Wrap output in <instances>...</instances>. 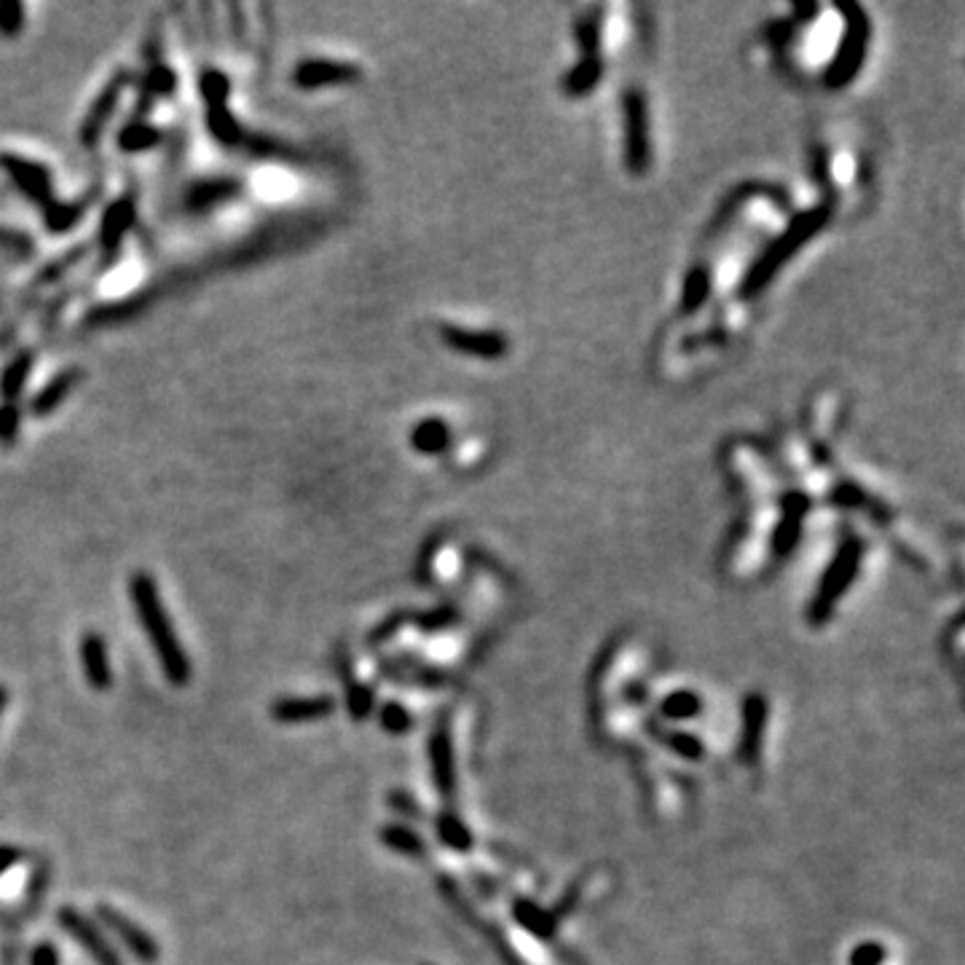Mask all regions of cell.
I'll return each instance as SVG.
<instances>
[{"label": "cell", "instance_id": "1", "mask_svg": "<svg viewBox=\"0 0 965 965\" xmlns=\"http://www.w3.org/2000/svg\"><path fill=\"white\" fill-rule=\"evenodd\" d=\"M869 27L848 6H799L789 19L770 27L786 68L797 76H823L829 84L861 68Z\"/></svg>", "mask_w": 965, "mask_h": 965}, {"label": "cell", "instance_id": "2", "mask_svg": "<svg viewBox=\"0 0 965 965\" xmlns=\"http://www.w3.org/2000/svg\"><path fill=\"white\" fill-rule=\"evenodd\" d=\"M129 593H132V601H135L137 620L143 625L145 636H148L153 652L159 657L164 676L177 687L188 684L191 663H188V655L180 647V638H177L175 628L169 622L167 609L161 604L156 579L151 574H145V571H137L132 582H129Z\"/></svg>", "mask_w": 965, "mask_h": 965}, {"label": "cell", "instance_id": "3", "mask_svg": "<svg viewBox=\"0 0 965 965\" xmlns=\"http://www.w3.org/2000/svg\"><path fill=\"white\" fill-rule=\"evenodd\" d=\"M815 167L821 172L823 188L829 196H837V202H856V191H861L864 180V161L848 137H821L815 151Z\"/></svg>", "mask_w": 965, "mask_h": 965}, {"label": "cell", "instance_id": "4", "mask_svg": "<svg viewBox=\"0 0 965 965\" xmlns=\"http://www.w3.org/2000/svg\"><path fill=\"white\" fill-rule=\"evenodd\" d=\"M199 89H202L204 105H207V124H210V132L215 135V140H220L223 145L239 143L242 132H239L236 118L231 116V110L226 108L228 92H231V81H228L226 73L207 70L202 81H199Z\"/></svg>", "mask_w": 965, "mask_h": 965}, {"label": "cell", "instance_id": "5", "mask_svg": "<svg viewBox=\"0 0 965 965\" xmlns=\"http://www.w3.org/2000/svg\"><path fill=\"white\" fill-rule=\"evenodd\" d=\"M129 81H132V76L124 70V73H116L108 84L102 86V92L97 94V100L92 102V108H89V113H86L84 121H81V132H78L81 145L89 148V145L100 140L105 126H108V121L113 118V113H116L121 94H124V89L129 86Z\"/></svg>", "mask_w": 965, "mask_h": 965}, {"label": "cell", "instance_id": "6", "mask_svg": "<svg viewBox=\"0 0 965 965\" xmlns=\"http://www.w3.org/2000/svg\"><path fill=\"white\" fill-rule=\"evenodd\" d=\"M0 167L9 172V177L17 183L19 191L25 193L27 199H33L43 212L54 204L49 169L30 159H22V156H14V153H3V156H0Z\"/></svg>", "mask_w": 965, "mask_h": 965}, {"label": "cell", "instance_id": "7", "mask_svg": "<svg viewBox=\"0 0 965 965\" xmlns=\"http://www.w3.org/2000/svg\"><path fill=\"white\" fill-rule=\"evenodd\" d=\"M360 76L362 70L354 62L311 57L295 65L293 84L301 86V89H322V86L349 84V81H357Z\"/></svg>", "mask_w": 965, "mask_h": 965}, {"label": "cell", "instance_id": "8", "mask_svg": "<svg viewBox=\"0 0 965 965\" xmlns=\"http://www.w3.org/2000/svg\"><path fill=\"white\" fill-rule=\"evenodd\" d=\"M59 925L65 928V931L73 936V939L81 944V947L92 955V960L97 965H121V957H118V952L113 947L108 944V939L102 936L100 933V928L89 920V917H84L78 909H59Z\"/></svg>", "mask_w": 965, "mask_h": 965}, {"label": "cell", "instance_id": "9", "mask_svg": "<svg viewBox=\"0 0 965 965\" xmlns=\"http://www.w3.org/2000/svg\"><path fill=\"white\" fill-rule=\"evenodd\" d=\"M97 917H100L102 925H108V931H113L121 939L132 955L143 963H156L159 960V944L153 939L151 933H145L143 928L137 923H132L129 917L121 915L118 909L113 907H100L97 909Z\"/></svg>", "mask_w": 965, "mask_h": 965}, {"label": "cell", "instance_id": "10", "mask_svg": "<svg viewBox=\"0 0 965 965\" xmlns=\"http://www.w3.org/2000/svg\"><path fill=\"white\" fill-rule=\"evenodd\" d=\"M78 657H81V668H84L86 681L92 684L97 692H105L113 684V671H110V655L108 644L100 633H84L81 644H78Z\"/></svg>", "mask_w": 965, "mask_h": 965}, {"label": "cell", "instance_id": "11", "mask_svg": "<svg viewBox=\"0 0 965 965\" xmlns=\"http://www.w3.org/2000/svg\"><path fill=\"white\" fill-rule=\"evenodd\" d=\"M333 711H336V700L330 695L282 697V700H274V705H271V716L285 724L311 722V719L330 716Z\"/></svg>", "mask_w": 965, "mask_h": 965}, {"label": "cell", "instance_id": "12", "mask_svg": "<svg viewBox=\"0 0 965 965\" xmlns=\"http://www.w3.org/2000/svg\"><path fill=\"white\" fill-rule=\"evenodd\" d=\"M445 346H451L456 352L470 354V357H499L504 352V338L499 333H478L470 328H456V325H445L440 330Z\"/></svg>", "mask_w": 965, "mask_h": 965}, {"label": "cell", "instance_id": "13", "mask_svg": "<svg viewBox=\"0 0 965 965\" xmlns=\"http://www.w3.org/2000/svg\"><path fill=\"white\" fill-rule=\"evenodd\" d=\"M81 378H84V370L81 368H68V370H62V373H57V376L51 378L49 384L43 386L41 392L33 397L30 413L41 419V416H49V413L57 411L59 405L73 395V389L81 384Z\"/></svg>", "mask_w": 965, "mask_h": 965}, {"label": "cell", "instance_id": "14", "mask_svg": "<svg viewBox=\"0 0 965 965\" xmlns=\"http://www.w3.org/2000/svg\"><path fill=\"white\" fill-rule=\"evenodd\" d=\"M411 445L424 456H440L451 448V432L443 419L419 421L411 432Z\"/></svg>", "mask_w": 965, "mask_h": 965}, {"label": "cell", "instance_id": "15", "mask_svg": "<svg viewBox=\"0 0 965 965\" xmlns=\"http://www.w3.org/2000/svg\"><path fill=\"white\" fill-rule=\"evenodd\" d=\"M132 220H135V202H132L129 196L110 204L100 226L102 244H105V247H116V244L124 239L126 231H129V226H132Z\"/></svg>", "mask_w": 965, "mask_h": 965}, {"label": "cell", "instance_id": "16", "mask_svg": "<svg viewBox=\"0 0 965 965\" xmlns=\"http://www.w3.org/2000/svg\"><path fill=\"white\" fill-rule=\"evenodd\" d=\"M30 370H33V354L30 352H25V354H19L17 360L11 362L9 368L3 370V376H0V395L6 397V400H17L22 392H25V384H27V378H30Z\"/></svg>", "mask_w": 965, "mask_h": 965}, {"label": "cell", "instance_id": "17", "mask_svg": "<svg viewBox=\"0 0 965 965\" xmlns=\"http://www.w3.org/2000/svg\"><path fill=\"white\" fill-rule=\"evenodd\" d=\"M89 207V202H78V204H51L49 210L43 212V220H46V228L54 231V234H62V231H70L76 226L84 210Z\"/></svg>", "mask_w": 965, "mask_h": 965}, {"label": "cell", "instance_id": "18", "mask_svg": "<svg viewBox=\"0 0 965 965\" xmlns=\"http://www.w3.org/2000/svg\"><path fill=\"white\" fill-rule=\"evenodd\" d=\"M161 140L159 129L148 124H132L126 126L124 132L118 135V148L126 153H137V151H148L151 145H156Z\"/></svg>", "mask_w": 965, "mask_h": 965}, {"label": "cell", "instance_id": "19", "mask_svg": "<svg viewBox=\"0 0 965 965\" xmlns=\"http://www.w3.org/2000/svg\"><path fill=\"white\" fill-rule=\"evenodd\" d=\"M169 94H175V73H172L169 68H164V65H153L151 73H148V81H145L143 86L140 110H145L148 97H151L153 102V97H169Z\"/></svg>", "mask_w": 965, "mask_h": 965}, {"label": "cell", "instance_id": "20", "mask_svg": "<svg viewBox=\"0 0 965 965\" xmlns=\"http://www.w3.org/2000/svg\"><path fill=\"white\" fill-rule=\"evenodd\" d=\"M25 30V6L17 0H6L0 3V35L3 38H14Z\"/></svg>", "mask_w": 965, "mask_h": 965}, {"label": "cell", "instance_id": "21", "mask_svg": "<svg viewBox=\"0 0 965 965\" xmlns=\"http://www.w3.org/2000/svg\"><path fill=\"white\" fill-rule=\"evenodd\" d=\"M346 705H349V714L354 719H365V716L373 711V689L368 684H357L354 681L352 687L346 689Z\"/></svg>", "mask_w": 965, "mask_h": 965}, {"label": "cell", "instance_id": "22", "mask_svg": "<svg viewBox=\"0 0 965 965\" xmlns=\"http://www.w3.org/2000/svg\"><path fill=\"white\" fill-rule=\"evenodd\" d=\"M381 840H384L389 848L403 850V853H421L419 837H416L411 829H405V826H389V829L381 831Z\"/></svg>", "mask_w": 965, "mask_h": 965}, {"label": "cell", "instance_id": "23", "mask_svg": "<svg viewBox=\"0 0 965 965\" xmlns=\"http://www.w3.org/2000/svg\"><path fill=\"white\" fill-rule=\"evenodd\" d=\"M231 193H234L231 183H207L202 188H196V193L191 196V207H210L212 202L228 199Z\"/></svg>", "mask_w": 965, "mask_h": 965}, {"label": "cell", "instance_id": "24", "mask_svg": "<svg viewBox=\"0 0 965 965\" xmlns=\"http://www.w3.org/2000/svg\"><path fill=\"white\" fill-rule=\"evenodd\" d=\"M381 724H384L389 732H408L413 719L400 703H386L384 708H381Z\"/></svg>", "mask_w": 965, "mask_h": 965}, {"label": "cell", "instance_id": "25", "mask_svg": "<svg viewBox=\"0 0 965 965\" xmlns=\"http://www.w3.org/2000/svg\"><path fill=\"white\" fill-rule=\"evenodd\" d=\"M19 408L14 403H6L0 408V443H11L19 435Z\"/></svg>", "mask_w": 965, "mask_h": 965}, {"label": "cell", "instance_id": "26", "mask_svg": "<svg viewBox=\"0 0 965 965\" xmlns=\"http://www.w3.org/2000/svg\"><path fill=\"white\" fill-rule=\"evenodd\" d=\"M0 244H3V247H9V250H14V252H30V250H33V242L27 239V234L6 231V228H0Z\"/></svg>", "mask_w": 965, "mask_h": 965}, {"label": "cell", "instance_id": "27", "mask_svg": "<svg viewBox=\"0 0 965 965\" xmlns=\"http://www.w3.org/2000/svg\"><path fill=\"white\" fill-rule=\"evenodd\" d=\"M33 965H59V952L57 947H51L49 941L38 944L33 952Z\"/></svg>", "mask_w": 965, "mask_h": 965}, {"label": "cell", "instance_id": "28", "mask_svg": "<svg viewBox=\"0 0 965 965\" xmlns=\"http://www.w3.org/2000/svg\"><path fill=\"white\" fill-rule=\"evenodd\" d=\"M78 255H81V250H76V252H70L68 255V261H59L57 266H51V269H46L41 274V282H54V279L62 274V271H68V269H73L76 266V261H78Z\"/></svg>", "mask_w": 965, "mask_h": 965}, {"label": "cell", "instance_id": "29", "mask_svg": "<svg viewBox=\"0 0 965 965\" xmlns=\"http://www.w3.org/2000/svg\"><path fill=\"white\" fill-rule=\"evenodd\" d=\"M19 861V850L9 848V845H0V874H6L11 866Z\"/></svg>", "mask_w": 965, "mask_h": 965}, {"label": "cell", "instance_id": "30", "mask_svg": "<svg viewBox=\"0 0 965 965\" xmlns=\"http://www.w3.org/2000/svg\"><path fill=\"white\" fill-rule=\"evenodd\" d=\"M6 703H9V692H6V687L0 684V716H3V708H6Z\"/></svg>", "mask_w": 965, "mask_h": 965}]
</instances>
